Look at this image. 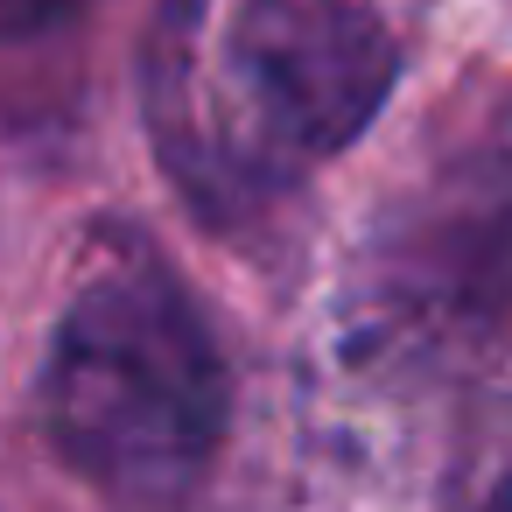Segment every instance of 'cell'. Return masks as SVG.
<instances>
[{"mask_svg":"<svg viewBox=\"0 0 512 512\" xmlns=\"http://www.w3.org/2000/svg\"><path fill=\"white\" fill-rule=\"evenodd\" d=\"M85 0H0V36L8 43H22V36H43V29H57L64 15H78Z\"/></svg>","mask_w":512,"mask_h":512,"instance_id":"obj_3","label":"cell"},{"mask_svg":"<svg viewBox=\"0 0 512 512\" xmlns=\"http://www.w3.org/2000/svg\"><path fill=\"white\" fill-rule=\"evenodd\" d=\"M400 50L358 0H169L148 36V134L204 211L288 190L393 99Z\"/></svg>","mask_w":512,"mask_h":512,"instance_id":"obj_1","label":"cell"},{"mask_svg":"<svg viewBox=\"0 0 512 512\" xmlns=\"http://www.w3.org/2000/svg\"><path fill=\"white\" fill-rule=\"evenodd\" d=\"M477 512H512V477H505V484H491V498H484Z\"/></svg>","mask_w":512,"mask_h":512,"instance_id":"obj_4","label":"cell"},{"mask_svg":"<svg viewBox=\"0 0 512 512\" xmlns=\"http://www.w3.org/2000/svg\"><path fill=\"white\" fill-rule=\"evenodd\" d=\"M232 379L211 316L162 260L99 267L50 330L43 428L106 498L169 505L225 442Z\"/></svg>","mask_w":512,"mask_h":512,"instance_id":"obj_2","label":"cell"}]
</instances>
